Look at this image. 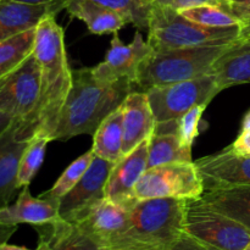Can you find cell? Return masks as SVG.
Instances as JSON below:
<instances>
[{"instance_id":"1","label":"cell","mask_w":250,"mask_h":250,"mask_svg":"<svg viewBox=\"0 0 250 250\" xmlns=\"http://www.w3.org/2000/svg\"><path fill=\"white\" fill-rule=\"evenodd\" d=\"M33 55L41 67V98L31 132L32 136L43 134L51 139L73 81L65 34L56 22L55 14L46 15L36 27Z\"/></svg>"},{"instance_id":"2","label":"cell","mask_w":250,"mask_h":250,"mask_svg":"<svg viewBox=\"0 0 250 250\" xmlns=\"http://www.w3.org/2000/svg\"><path fill=\"white\" fill-rule=\"evenodd\" d=\"M72 87L61 110L51 141H67L81 134L93 136L103 121L122 105L134 90L129 80L105 82L98 80L92 67L72 71Z\"/></svg>"},{"instance_id":"3","label":"cell","mask_w":250,"mask_h":250,"mask_svg":"<svg viewBox=\"0 0 250 250\" xmlns=\"http://www.w3.org/2000/svg\"><path fill=\"white\" fill-rule=\"evenodd\" d=\"M187 200L177 198H151L129 205L126 229L106 250L146 249L168 246L186 234Z\"/></svg>"},{"instance_id":"4","label":"cell","mask_w":250,"mask_h":250,"mask_svg":"<svg viewBox=\"0 0 250 250\" xmlns=\"http://www.w3.org/2000/svg\"><path fill=\"white\" fill-rule=\"evenodd\" d=\"M227 45L151 50L137 71L134 90L175 84L211 73L212 65Z\"/></svg>"},{"instance_id":"5","label":"cell","mask_w":250,"mask_h":250,"mask_svg":"<svg viewBox=\"0 0 250 250\" xmlns=\"http://www.w3.org/2000/svg\"><path fill=\"white\" fill-rule=\"evenodd\" d=\"M146 31V41L153 50L229 45L241 37V27L210 28L202 26L158 0L151 7Z\"/></svg>"},{"instance_id":"6","label":"cell","mask_w":250,"mask_h":250,"mask_svg":"<svg viewBox=\"0 0 250 250\" xmlns=\"http://www.w3.org/2000/svg\"><path fill=\"white\" fill-rule=\"evenodd\" d=\"M221 92L212 75L146 90L155 119V134L175 133L176 121L197 105H208Z\"/></svg>"},{"instance_id":"7","label":"cell","mask_w":250,"mask_h":250,"mask_svg":"<svg viewBox=\"0 0 250 250\" xmlns=\"http://www.w3.org/2000/svg\"><path fill=\"white\" fill-rule=\"evenodd\" d=\"M185 231L210 250H243L250 241L248 229L200 199L187 200Z\"/></svg>"},{"instance_id":"8","label":"cell","mask_w":250,"mask_h":250,"mask_svg":"<svg viewBox=\"0 0 250 250\" xmlns=\"http://www.w3.org/2000/svg\"><path fill=\"white\" fill-rule=\"evenodd\" d=\"M203 193L204 185L194 161L172 163L146 168L134 188L133 199H200Z\"/></svg>"},{"instance_id":"9","label":"cell","mask_w":250,"mask_h":250,"mask_svg":"<svg viewBox=\"0 0 250 250\" xmlns=\"http://www.w3.org/2000/svg\"><path fill=\"white\" fill-rule=\"evenodd\" d=\"M41 98V67L31 55L0 87V112L23 119V131L32 138L31 125Z\"/></svg>"},{"instance_id":"10","label":"cell","mask_w":250,"mask_h":250,"mask_svg":"<svg viewBox=\"0 0 250 250\" xmlns=\"http://www.w3.org/2000/svg\"><path fill=\"white\" fill-rule=\"evenodd\" d=\"M115 163L94 156L80 182L59 200V215L63 221L77 224L105 198V186Z\"/></svg>"},{"instance_id":"11","label":"cell","mask_w":250,"mask_h":250,"mask_svg":"<svg viewBox=\"0 0 250 250\" xmlns=\"http://www.w3.org/2000/svg\"><path fill=\"white\" fill-rule=\"evenodd\" d=\"M148 41H144L141 31L137 29L131 43L125 44L119 33H114L105 59L92 71L95 77L105 82L119 80H129L134 85L137 71L144 59L151 53Z\"/></svg>"},{"instance_id":"12","label":"cell","mask_w":250,"mask_h":250,"mask_svg":"<svg viewBox=\"0 0 250 250\" xmlns=\"http://www.w3.org/2000/svg\"><path fill=\"white\" fill-rule=\"evenodd\" d=\"M202 176L204 190L215 187L250 185V156H243L227 146L216 154L194 161Z\"/></svg>"},{"instance_id":"13","label":"cell","mask_w":250,"mask_h":250,"mask_svg":"<svg viewBox=\"0 0 250 250\" xmlns=\"http://www.w3.org/2000/svg\"><path fill=\"white\" fill-rule=\"evenodd\" d=\"M149 141H144L115 164L105 186V198L126 207L136 202L134 188L148 168Z\"/></svg>"},{"instance_id":"14","label":"cell","mask_w":250,"mask_h":250,"mask_svg":"<svg viewBox=\"0 0 250 250\" xmlns=\"http://www.w3.org/2000/svg\"><path fill=\"white\" fill-rule=\"evenodd\" d=\"M23 119H16L0 134V208L11 204L20 189L17 185L20 161L28 144L22 129Z\"/></svg>"},{"instance_id":"15","label":"cell","mask_w":250,"mask_h":250,"mask_svg":"<svg viewBox=\"0 0 250 250\" xmlns=\"http://www.w3.org/2000/svg\"><path fill=\"white\" fill-rule=\"evenodd\" d=\"M128 215L129 207L104 198L76 225L106 250L126 229Z\"/></svg>"},{"instance_id":"16","label":"cell","mask_w":250,"mask_h":250,"mask_svg":"<svg viewBox=\"0 0 250 250\" xmlns=\"http://www.w3.org/2000/svg\"><path fill=\"white\" fill-rule=\"evenodd\" d=\"M122 125H124V146L122 156L146 139H150L155 132V119L146 92L133 90L122 103Z\"/></svg>"},{"instance_id":"17","label":"cell","mask_w":250,"mask_h":250,"mask_svg":"<svg viewBox=\"0 0 250 250\" xmlns=\"http://www.w3.org/2000/svg\"><path fill=\"white\" fill-rule=\"evenodd\" d=\"M58 220H60L59 202L33 197L29 192V186L22 188L14 204L0 208V224L6 226L27 224L36 227L53 224Z\"/></svg>"},{"instance_id":"18","label":"cell","mask_w":250,"mask_h":250,"mask_svg":"<svg viewBox=\"0 0 250 250\" xmlns=\"http://www.w3.org/2000/svg\"><path fill=\"white\" fill-rule=\"evenodd\" d=\"M63 10L62 2L28 4L17 0H0V43L33 29L49 14Z\"/></svg>"},{"instance_id":"19","label":"cell","mask_w":250,"mask_h":250,"mask_svg":"<svg viewBox=\"0 0 250 250\" xmlns=\"http://www.w3.org/2000/svg\"><path fill=\"white\" fill-rule=\"evenodd\" d=\"M220 90L250 83V36L229 44L214 62L211 73Z\"/></svg>"},{"instance_id":"20","label":"cell","mask_w":250,"mask_h":250,"mask_svg":"<svg viewBox=\"0 0 250 250\" xmlns=\"http://www.w3.org/2000/svg\"><path fill=\"white\" fill-rule=\"evenodd\" d=\"M62 2L63 10L70 16L84 22L92 34H114L129 23L119 11L92 0H62Z\"/></svg>"},{"instance_id":"21","label":"cell","mask_w":250,"mask_h":250,"mask_svg":"<svg viewBox=\"0 0 250 250\" xmlns=\"http://www.w3.org/2000/svg\"><path fill=\"white\" fill-rule=\"evenodd\" d=\"M200 200L250 231V185L210 188L204 190Z\"/></svg>"},{"instance_id":"22","label":"cell","mask_w":250,"mask_h":250,"mask_svg":"<svg viewBox=\"0 0 250 250\" xmlns=\"http://www.w3.org/2000/svg\"><path fill=\"white\" fill-rule=\"evenodd\" d=\"M34 229L39 239L45 241L50 250H104L81 227L61 219Z\"/></svg>"},{"instance_id":"23","label":"cell","mask_w":250,"mask_h":250,"mask_svg":"<svg viewBox=\"0 0 250 250\" xmlns=\"http://www.w3.org/2000/svg\"><path fill=\"white\" fill-rule=\"evenodd\" d=\"M122 105L100 124L93 134L92 151L94 156L116 164L122 158L124 125Z\"/></svg>"},{"instance_id":"24","label":"cell","mask_w":250,"mask_h":250,"mask_svg":"<svg viewBox=\"0 0 250 250\" xmlns=\"http://www.w3.org/2000/svg\"><path fill=\"white\" fill-rule=\"evenodd\" d=\"M172 163H193L192 148L183 146L175 133H154L149 141L148 168Z\"/></svg>"},{"instance_id":"25","label":"cell","mask_w":250,"mask_h":250,"mask_svg":"<svg viewBox=\"0 0 250 250\" xmlns=\"http://www.w3.org/2000/svg\"><path fill=\"white\" fill-rule=\"evenodd\" d=\"M36 28L0 43V87L33 51Z\"/></svg>"},{"instance_id":"26","label":"cell","mask_w":250,"mask_h":250,"mask_svg":"<svg viewBox=\"0 0 250 250\" xmlns=\"http://www.w3.org/2000/svg\"><path fill=\"white\" fill-rule=\"evenodd\" d=\"M50 142L51 139L43 134H34L29 139L20 161L19 175H17V185L20 189L31 185L33 178L36 177L45 158L46 146Z\"/></svg>"},{"instance_id":"27","label":"cell","mask_w":250,"mask_h":250,"mask_svg":"<svg viewBox=\"0 0 250 250\" xmlns=\"http://www.w3.org/2000/svg\"><path fill=\"white\" fill-rule=\"evenodd\" d=\"M93 158H94V154H93L92 149L88 150L87 153L82 154L80 158L76 159L75 161H72V163L66 167V170L61 173L60 177H59L58 180H56V182L54 183L53 187L49 190H46V192L42 193L39 197L48 198V199L59 202L63 195L67 194V193L80 182L81 178L83 177L85 171L88 170V167H89L90 164H92Z\"/></svg>"},{"instance_id":"28","label":"cell","mask_w":250,"mask_h":250,"mask_svg":"<svg viewBox=\"0 0 250 250\" xmlns=\"http://www.w3.org/2000/svg\"><path fill=\"white\" fill-rule=\"evenodd\" d=\"M180 12L190 21L210 28H232V27L242 28L241 22L236 17L216 5H199V6L180 10Z\"/></svg>"},{"instance_id":"29","label":"cell","mask_w":250,"mask_h":250,"mask_svg":"<svg viewBox=\"0 0 250 250\" xmlns=\"http://www.w3.org/2000/svg\"><path fill=\"white\" fill-rule=\"evenodd\" d=\"M124 15L138 31L148 29L151 7L155 0H92Z\"/></svg>"},{"instance_id":"30","label":"cell","mask_w":250,"mask_h":250,"mask_svg":"<svg viewBox=\"0 0 250 250\" xmlns=\"http://www.w3.org/2000/svg\"><path fill=\"white\" fill-rule=\"evenodd\" d=\"M205 109H207L205 105H197L188 110L176 121L175 134H177L183 146H188V148L193 146L195 138L199 134V124Z\"/></svg>"},{"instance_id":"31","label":"cell","mask_w":250,"mask_h":250,"mask_svg":"<svg viewBox=\"0 0 250 250\" xmlns=\"http://www.w3.org/2000/svg\"><path fill=\"white\" fill-rule=\"evenodd\" d=\"M221 7L241 22V37L250 36V0H222Z\"/></svg>"},{"instance_id":"32","label":"cell","mask_w":250,"mask_h":250,"mask_svg":"<svg viewBox=\"0 0 250 250\" xmlns=\"http://www.w3.org/2000/svg\"><path fill=\"white\" fill-rule=\"evenodd\" d=\"M111 250H207L203 244L195 241L187 233L178 239L177 242L168 246H161V247H154V248H146V249H111Z\"/></svg>"},{"instance_id":"33","label":"cell","mask_w":250,"mask_h":250,"mask_svg":"<svg viewBox=\"0 0 250 250\" xmlns=\"http://www.w3.org/2000/svg\"><path fill=\"white\" fill-rule=\"evenodd\" d=\"M158 1L164 2L166 5H170L171 7L176 10H185L188 7L199 6V5H216L221 7L222 0H158Z\"/></svg>"},{"instance_id":"34","label":"cell","mask_w":250,"mask_h":250,"mask_svg":"<svg viewBox=\"0 0 250 250\" xmlns=\"http://www.w3.org/2000/svg\"><path fill=\"white\" fill-rule=\"evenodd\" d=\"M0 250H50V247H49V244L46 243L45 241H43V239H39V243H38V246H37L36 249H28V248H26V247L15 246V244H10L9 242H6V243H4L0 246Z\"/></svg>"},{"instance_id":"35","label":"cell","mask_w":250,"mask_h":250,"mask_svg":"<svg viewBox=\"0 0 250 250\" xmlns=\"http://www.w3.org/2000/svg\"><path fill=\"white\" fill-rule=\"evenodd\" d=\"M16 231L17 226H6V225L0 224V246L9 242Z\"/></svg>"},{"instance_id":"36","label":"cell","mask_w":250,"mask_h":250,"mask_svg":"<svg viewBox=\"0 0 250 250\" xmlns=\"http://www.w3.org/2000/svg\"><path fill=\"white\" fill-rule=\"evenodd\" d=\"M15 120H16V117L10 116V115L4 114V112H0V134L6 131Z\"/></svg>"},{"instance_id":"37","label":"cell","mask_w":250,"mask_h":250,"mask_svg":"<svg viewBox=\"0 0 250 250\" xmlns=\"http://www.w3.org/2000/svg\"><path fill=\"white\" fill-rule=\"evenodd\" d=\"M17 1L28 2V4H54V2H62V0H17Z\"/></svg>"},{"instance_id":"38","label":"cell","mask_w":250,"mask_h":250,"mask_svg":"<svg viewBox=\"0 0 250 250\" xmlns=\"http://www.w3.org/2000/svg\"><path fill=\"white\" fill-rule=\"evenodd\" d=\"M241 131L250 132V110L244 115V119L242 121V128Z\"/></svg>"},{"instance_id":"39","label":"cell","mask_w":250,"mask_h":250,"mask_svg":"<svg viewBox=\"0 0 250 250\" xmlns=\"http://www.w3.org/2000/svg\"><path fill=\"white\" fill-rule=\"evenodd\" d=\"M243 250H250V241H249V243L247 244V247H246V248H244Z\"/></svg>"},{"instance_id":"40","label":"cell","mask_w":250,"mask_h":250,"mask_svg":"<svg viewBox=\"0 0 250 250\" xmlns=\"http://www.w3.org/2000/svg\"><path fill=\"white\" fill-rule=\"evenodd\" d=\"M207 250H210V249H207Z\"/></svg>"}]
</instances>
